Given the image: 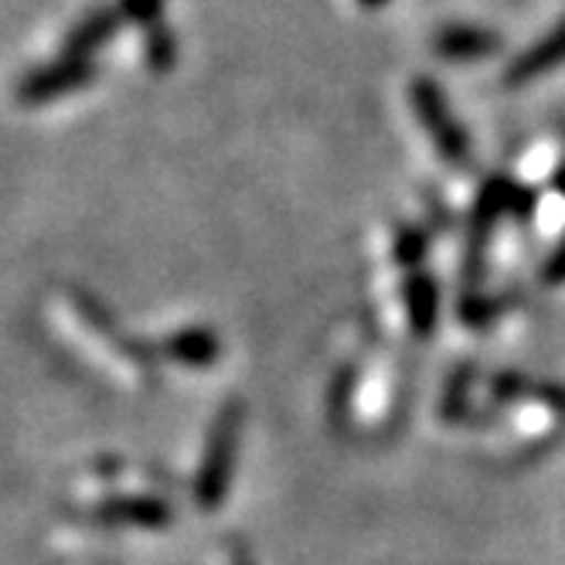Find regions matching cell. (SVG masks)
I'll return each mask as SVG.
<instances>
[{
    "label": "cell",
    "instance_id": "7a4b0ae2",
    "mask_svg": "<svg viewBox=\"0 0 565 565\" xmlns=\"http://www.w3.org/2000/svg\"><path fill=\"white\" fill-rule=\"evenodd\" d=\"M558 62H565V28H558L555 34H548L545 42L539 49H532L524 58L514 62V68L508 72V83L511 86H521V83H529V78L555 68Z\"/></svg>",
    "mask_w": 565,
    "mask_h": 565
},
{
    "label": "cell",
    "instance_id": "5b68a950",
    "mask_svg": "<svg viewBox=\"0 0 565 565\" xmlns=\"http://www.w3.org/2000/svg\"><path fill=\"white\" fill-rule=\"evenodd\" d=\"M409 310H413V324L416 331H429L436 320V294L429 279H413L409 282Z\"/></svg>",
    "mask_w": 565,
    "mask_h": 565
},
{
    "label": "cell",
    "instance_id": "ba28073f",
    "mask_svg": "<svg viewBox=\"0 0 565 565\" xmlns=\"http://www.w3.org/2000/svg\"><path fill=\"white\" fill-rule=\"evenodd\" d=\"M545 276H548L552 282H555V279H565V246H562V249H558V256L548 263V273H545Z\"/></svg>",
    "mask_w": 565,
    "mask_h": 565
},
{
    "label": "cell",
    "instance_id": "8992f818",
    "mask_svg": "<svg viewBox=\"0 0 565 565\" xmlns=\"http://www.w3.org/2000/svg\"><path fill=\"white\" fill-rule=\"evenodd\" d=\"M174 348H181V351H174V354H181V358H188V361H212V358H215V341H212V334H181V338L174 341Z\"/></svg>",
    "mask_w": 565,
    "mask_h": 565
},
{
    "label": "cell",
    "instance_id": "6da1fadb",
    "mask_svg": "<svg viewBox=\"0 0 565 565\" xmlns=\"http://www.w3.org/2000/svg\"><path fill=\"white\" fill-rule=\"evenodd\" d=\"M416 106H419V116H423V124L433 130L436 143L443 147V153L460 160L467 153V140L460 134V127L454 124V116L447 113V106H443L439 93L429 86V83H419L416 86Z\"/></svg>",
    "mask_w": 565,
    "mask_h": 565
},
{
    "label": "cell",
    "instance_id": "277c9868",
    "mask_svg": "<svg viewBox=\"0 0 565 565\" xmlns=\"http://www.w3.org/2000/svg\"><path fill=\"white\" fill-rule=\"evenodd\" d=\"M75 75H86V68H83V65H72V68H55V72H49L45 78H42V75H34L31 83L24 86V96H28V99H45V96L62 93V89H72V86L83 83V78H75Z\"/></svg>",
    "mask_w": 565,
    "mask_h": 565
},
{
    "label": "cell",
    "instance_id": "9c48e42d",
    "mask_svg": "<svg viewBox=\"0 0 565 565\" xmlns=\"http://www.w3.org/2000/svg\"><path fill=\"white\" fill-rule=\"evenodd\" d=\"M361 4H382V0H361Z\"/></svg>",
    "mask_w": 565,
    "mask_h": 565
},
{
    "label": "cell",
    "instance_id": "52a82bcc",
    "mask_svg": "<svg viewBox=\"0 0 565 565\" xmlns=\"http://www.w3.org/2000/svg\"><path fill=\"white\" fill-rule=\"evenodd\" d=\"M127 11H130L134 18L147 21V18H157V11H160V0H127Z\"/></svg>",
    "mask_w": 565,
    "mask_h": 565
},
{
    "label": "cell",
    "instance_id": "3957f363",
    "mask_svg": "<svg viewBox=\"0 0 565 565\" xmlns=\"http://www.w3.org/2000/svg\"><path fill=\"white\" fill-rule=\"evenodd\" d=\"M494 34H483V31H473V28H450L439 34V55L447 58H483L494 52Z\"/></svg>",
    "mask_w": 565,
    "mask_h": 565
}]
</instances>
